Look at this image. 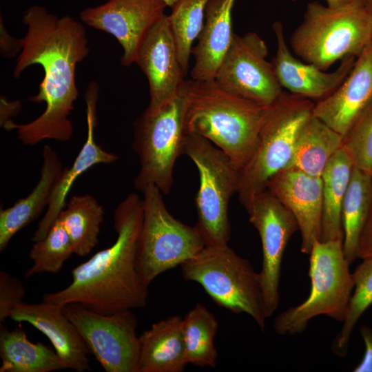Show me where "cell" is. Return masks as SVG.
Masks as SVG:
<instances>
[{"label":"cell","mask_w":372,"mask_h":372,"mask_svg":"<svg viewBox=\"0 0 372 372\" xmlns=\"http://www.w3.org/2000/svg\"><path fill=\"white\" fill-rule=\"evenodd\" d=\"M342 142L340 134L313 114L299 132L287 167L321 177L331 158L342 148Z\"/></svg>","instance_id":"25"},{"label":"cell","mask_w":372,"mask_h":372,"mask_svg":"<svg viewBox=\"0 0 372 372\" xmlns=\"http://www.w3.org/2000/svg\"><path fill=\"white\" fill-rule=\"evenodd\" d=\"M29 254L32 265L25 277L41 273H58L74 254L70 237L58 218L42 240L34 242Z\"/></svg>","instance_id":"32"},{"label":"cell","mask_w":372,"mask_h":372,"mask_svg":"<svg viewBox=\"0 0 372 372\" xmlns=\"http://www.w3.org/2000/svg\"><path fill=\"white\" fill-rule=\"evenodd\" d=\"M343 240L314 242L309 254V295L301 304L276 316L273 327L276 333H301L312 318L321 315L343 322L354 287L350 265L344 253Z\"/></svg>","instance_id":"6"},{"label":"cell","mask_w":372,"mask_h":372,"mask_svg":"<svg viewBox=\"0 0 372 372\" xmlns=\"http://www.w3.org/2000/svg\"><path fill=\"white\" fill-rule=\"evenodd\" d=\"M25 289L21 280L5 271H0V322L10 317L14 307L21 302Z\"/></svg>","instance_id":"34"},{"label":"cell","mask_w":372,"mask_h":372,"mask_svg":"<svg viewBox=\"0 0 372 372\" xmlns=\"http://www.w3.org/2000/svg\"><path fill=\"white\" fill-rule=\"evenodd\" d=\"M166 3L167 7L172 8L178 0H161Z\"/></svg>","instance_id":"39"},{"label":"cell","mask_w":372,"mask_h":372,"mask_svg":"<svg viewBox=\"0 0 372 372\" xmlns=\"http://www.w3.org/2000/svg\"><path fill=\"white\" fill-rule=\"evenodd\" d=\"M138 338V372H182L188 364L180 316L154 323Z\"/></svg>","instance_id":"23"},{"label":"cell","mask_w":372,"mask_h":372,"mask_svg":"<svg viewBox=\"0 0 372 372\" xmlns=\"http://www.w3.org/2000/svg\"><path fill=\"white\" fill-rule=\"evenodd\" d=\"M135 63L146 76L153 110L178 94L185 76L180 66L168 15L151 29L137 53Z\"/></svg>","instance_id":"17"},{"label":"cell","mask_w":372,"mask_h":372,"mask_svg":"<svg viewBox=\"0 0 372 372\" xmlns=\"http://www.w3.org/2000/svg\"><path fill=\"white\" fill-rule=\"evenodd\" d=\"M314 105L310 99L284 91L272 105L251 156L238 172L237 193L243 206L288 167L299 132L313 115Z\"/></svg>","instance_id":"7"},{"label":"cell","mask_w":372,"mask_h":372,"mask_svg":"<svg viewBox=\"0 0 372 372\" xmlns=\"http://www.w3.org/2000/svg\"><path fill=\"white\" fill-rule=\"evenodd\" d=\"M372 106V42L340 86L315 103L313 114L343 138Z\"/></svg>","instance_id":"15"},{"label":"cell","mask_w":372,"mask_h":372,"mask_svg":"<svg viewBox=\"0 0 372 372\" xmlns=\"http://www.w3.org/2000/svg\"><path fill=\"white\" fill-rule=\"evenodd\" d=\"M236 0H209L203 27L197 44L192 48L194 64L191 79H214L216 74L232 42V10Z\"/></svg>","instance_id":"21"},{"label":"cell","mask_w":372,"mask_h":372,"mask_svg":"<svg viewBox=\"0 0 372 372\" xmlns=\"http://www.w3.org/2000/svg\"><path fill=\"white\" fill-rule=\"evenodd\" d=\"M372 176L354 167L342 207L343 249L349 265L358 258L360 236L371 203Z\"/></svg>","instance_id":"28"},{"label":"cell","mask_w":372,"mask_h":372,"mask_svg":"<svg viewBox=\"0 0 372 372\" xmlns=\"http://www.w3.org/2000/svg\"><path fill=\"white\" fill-rule=\"evenodd\" d=\"M105 211L90 194L72 196L59 216L71 240L74 254L85 256L99 242Z\"/></svg>","instance_id":"27"},{"label":"cell","mask_w":372,"mask_h":372,"mask_svg":"<svg viewBox=\"0 0 372 372\" xmlns=\"http://www.w3.org/2000/svg\"><path fill=\"white\" fill-rule=\"evenodd\" d=\"M143 218V199L130 193L114 211V243L76 266L72 271L71 283L45 293L43 300L61 306L79 303L102 314L145 307L148 287L141 282L136 267Z\"/></svg>","instance_id":"2"},{"label":"cell","mask_w":372,"mask_h":372,"mask_svg":"<svg viewBox=\"0 0 372 372\" xmlns=\"http://www.w3.org/2000/svg\"><path fill=\"white\" fill-rule=\"evenodd\" d=\"M63 310L106 372H138V320L132 310L102 314L75 302Z\"/></svg>","instance_id":"11"},{"label":"cell","mask_w":372,"mask_h":372,"mask_svg":"<svg viewBox=\"0 0 372 372\" xmlns=\"http://www.w3.org/2000/svg\"><path fill=\"white\" fill-rule=\"evenodd\" d=\"M142 192L143 218L136 267L141 282L148 287L161 273L181 265L206 245L196 226L184 224L168 211L156 186L149 185Z\"/></svg>","instance_id":"8"},{"label":"cell","mask_w":372,"mask_h":372,"mask_svg":"<svg viewBox=\"0 0 372 372\" xmlns=\"http://www.w3.org/2000/svg\"><path fill=\"white\" fill-rule=\"evenodd\" d=\"M371 42H372V32H371Z\"/></svg>","instance_id":"40"},{"label":"cell","mask_w":372,"mask_h":372,"mask_svg":"<svg viewBox=\"0 0 372 372\" xmlns=\"http://www.w3.org/2000/svg\"><path fill=\"white\" fill-rule=\"evenodd\" d=\"M372 176V174H371ZM372 257V198L369 215L362 232L358 251V258Z\"/></svg>","instance_id":"36"},{"label":"cell","mask_w":372,"mask_h":372,"mask_svg":"<svg viewBox=\"0 0 372 372\" xmlns=\"http://www.w3.org/2000/svg\"><path fill=\"white\" fill-rule=\"evenodd\" d=\"M186 134L198 135L223 151L241 169L251 156L271 106L232 94L214 79L185 80Z\"/></svg>","instance_id":"3"},{"label":"cell","mask_w":372,"mask_h":372,"mask_svg":"<svg viewBox=\"0 0 372 372\" xmlns=\"http://www.w3.org/2000/svg\"><path fill=\"white\" fill-rule=\"evenodd\" d=\"M362 260L352 273L354 291L349 300L342 327L331 345L333 352L341 358L347 354L351 335L356 323L372 304V257Z\"/></svg>","instance_id":"31"},{"label":"cell","mask_w":372,"mask_h":372,"mask_svg":"<svg viewBox=\"0 0 372 372\" xmlns=\"http://www.w3.org/2000/svg\"><path fill=\"white\" fill-rule=\"evenodd\" d=\"M23 22L28 30L20 39L22 51L13 76L19 77L33 64L41 65L44 76L39 92L28 101L45 102V108L30 123L17 124L7 120L1 125L6 130H16L19 139L25 145L45 139L68 141L73 133L69 116L79 96L76 67L89 53L85 30L72 17H58L39 6L27 9Z\"/></svg>","instance_id":"1"},{"label":"cell","mask_w":372,"mask_h":372,"mask_svg":"<svg viewBox=\"0 0 372 372\" xmlns=\"http://www.w3.org/2000/svg\"><path fill=\"white\" fill-rule=\"evenodd\" d=\"M183 154L199 173L195 226L206 246L227 245L231 237L228 208L238 191L239 169L223 151L198 135L186 134Z\"/></svg>","instance_id":"9"},{"label":"cell","mask_w":372,"mask_h":372,"mask_svg":"<svg viewBox=\"0 0 372 372\" xmlns=\"http://www.w3.org/2000/svg\"><path fill=\"white\" fill-rule=\"evenodd\" d=\"M360 331L364 343L365 351L361 362L353 371L372 372V329L368 326L362 325Z\"/></svg>","instance_id":"35"},{"label":"cell","mask_w":372,"mask_h":372,"mask_svg":"<svg viewBox=\"0 0 372 372\" xmlns=\"http://www.w3.org/2000/svg\"><path fill=\"white\" fill-rule=\"evenodd\" d=\"M365 1L366 0H326L327 6L332 8H362L365 6Z\"/></svg>","instance_id":"37"},{"label":"cell","mask_w":372,"mask_h":372,"mask_svg":"<svg viewBox=\"0 0 372 372\" xmlns=\"http://www.w3.org/2000/svg\"><path fill=\"white\" fill-rule=\"evenodd\" d=\"M209 0H178L168 15L171 32L176 46L178 60L186 75L192 44L203 27L205 12Z\"/></svg>","instance_id":"30"},{"label":"cell","mask_w":372,"mask_h":372,"mask_svg":"<svg viewBox=\"0 0 372 372\" xmlns=\"http://www.w3.org/2000/svg\"><path fill=\"white\" fill-rule=\"evenodd\" d=\"M267 55L265 42L256 32L234 34L214 80L232 94L259 105H272L283 90Z\"/></svg>","instance_id":"12"},{"label":"cell","mask_w":372,"mask_h":372,"mask_svg":"<svg viewBox=\"0 0 372 372\" xmlns=\"http://www.w3.org/2000/svg\"><path fill=\"white\" fill-rule=\"evenodd\" d=\"M183 324L187 364L214 368L218 358L214 338L218 329L215 316L198 303L183 318Z\"/></svg>","instance_id":"29"},{"label":"cell","mask_w":372,"mask_h":372,"mask_svg":"<svg viewBox=\"0 0 372 372\" xmlns=\"http://www.w3.org/2000/svg\"><path fill=\"white\" fill-rule=\"evenodd\" d=\"M364 7L371 14H372V0H366Z\"/></svg>","instance_id":"38"},{"label":"cell","mask_w":372,"mask_h":372,"mask_svg":"<svg viewBox=\"0 0 372 372\" xmlns=\"http://www.w3.org/2000/svg\"><path fill=\"white\" fill-rule=\"evenodd\" d=\"M262 244L260 273L265 312L271 317L279 304L282 256L293 234L299 231L292 213L268 189L256 194L244 206Z\"/></svg>","instance_id":"13"},{"label":"cell","mask_w":372,"mask_h":372,"mask_svg":"<svg viewBox=\"0 0 372 372\" xmlns=\"http://www.w3.org/2000/svg\"><path fill=\"white\" fill-rule=\"evenodd\" d=\"M353 168L352 161L341 148L331 158L323 171L320 241L344 240L342 207Z\"/></svg>","instance_id":"26"},{"label":"cell","mask_w":372,"mask_h":372,"mask_svg":"<svg viewBox=\"0 0 372 372\" xmlns=\"http://www.w3.org/2000/svg\"><path fill=\"white\" fill-rule=\"evenodd\" d=\"M63 169L57 153L50 145H45L40 178L36 186L27 196L19 199L13 206L0 210L1 251L6 248L19 230L37 219L48 207Z\"/></svg>","instance_id":"22"},{"label":"cell","mask_w":372,"mask_h":372,"mask_svg":"<svg viewBox=\"0 0 372 372\" xmlns=\"http://www.w3.org/2000/svg\"><path fill=\"white\" fill-rule=\"evenodd\" d=\"M180 266L183 278L200 285L216 304L236 314L249 315L265 330L260 273L228 244L205 246Z\"/></svg>","instance_id":"5"},{"label":"cell","mask_w":372,"mask_h":372,"mask_svg":"<svg viewBox=\"0 0 372 372\" xmlns=\"http://www.w3.org/2000/svg\"><path fill=\"white\" fill-rule=\"evenodd\" d=\"M342 148L355 167L372 174V106L344 136Z\"/></svg>","instance_id":"33"},{"label":"cell","mask_w":372,"mask_h":372,"mask_svg":"<svg viewBox=\"0 0 372 372\" xmlns=\"http://www.w3.org/2000/svg\"><path fill=\"white\" fill-rule=\"evenodd\" d=\"M268 189L293 215L301 234L300 251L309 255L320 240L322 181L295 167L285 168L269 180Z\"/></svg>","instance_id":"16"},{"label":"cell","mask_w":372,"mask_h":372,"mask_svg":"<svg viewBox=\"0 0 372 372\" xmlns=\"http://www.w3.org/2000/svg\"><path fill=\"white\" fill-rule=\"evenodd\" d=\"M86 104L87 137L72 165L63 169L61 177L52 192L47 211L35 230L32 240H42L48 233L60 213L65 207L67 196L75 180L90 168L97 164H111L118 156L103 149L95 141L94 130L97 123L99 85L91 82L85 93Z\"/></svg>","instance_id":"20"},{"label":"cell","mask_w":372,"mask_h":372,"mask_svg":"<svg viewBox=\"0 0 372 372\" xmlns=\"http://www.w3.org/2000/svg\"><path fill=\"white\" fill-rule=\"evenodd\" d=\"M0 372H50L65 369L55 350L30 341L21 327L0 326Z\"/></svg>","instance_id":"24"},{"label":"cell","mask_w":372,"mask_h":372,"mask_svg":"<svg viewBox=\"0 0 372 372\" xmlns=\"http://www.w3.org/2000/svg\"><path fill=\"white\" fill-rule=\"evenodd\" d=\"M167 7L161 0H109L84 9L80 18L87 25L113 35L123 50L121 64L130 66L151 29L165 14Z\"/></svg>","instance_id":"14"},{"label":"cell","mask_w":372,"mask_h":372,"mask_svg":"<svg viewBox=\"0 0 372 372\" xmlns=\"http://www.w3.org/2000/svg\"><path fill=\"white\" fill-rule=\"evenodd\" d=\"M273 30L277 49L271 63L280 85L291 94L313 101H321L340 86L355 61V57L346 58L334 71L327 72L293 55L286 43L280 22L273 23Z\"/></svg>","instance_id":"18"},{"label":"cell","mask_w":372,"mask_h":372,"mask_svg":"<svg viewBox=\"0 0 372 372\" xmlns=\"http://www.w3.org/2000/svg\"><path fill=\"white\" fill-rule=\"evenodd\" d=\"M10 318L18 322L30 323L45 335L65 369L77 372L92 370L88 359L90 350L63 312V306L43 300L21 302L14 307Z\"/></svg>","instance_id":"19"},{"label":"cell","mask_w":372,"mask_h":372,"mask_svg":"<svg viewBox=\"0 0 372 372\" xmlns=\"http://www.w3.org/2000/svg\"><path fill=\"white\" fill-rule=\"evenodd\" d=\"M185 99L180 90L174 98L153 110L146 108L134 123L132 147L138 156L140 169L134 180L141 191L154 185L168 194L177 158L183 154L186 136Z\"/></svg>","instance_id":"10"},{"label":"cell","mask_w":372,"mask_h":372,"mask_svg":"<svg viewBox=\"0 0 372 372\" xmlns=\"http://www.w3.org/2000/svg\"><path fill=\"white\" fill-rule=\"evenodd\" d=\"M372 14L364 7L332 8L307 4L291 34V49L300 59L327 71L338 61L357 58L371 41Z\"/></svg>","instance_id":"4"}]
</instances>
